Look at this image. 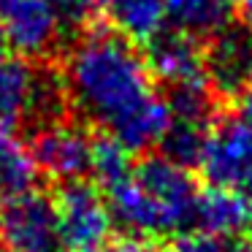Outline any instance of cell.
Listing matches in <instances>:
<instances>
[{
	"label": "cell",
	"instance_id": "52a82bcc",
	"mask_svg": "<svg viewBox=\"0 0 252 252\" xmlns=\"http://www.w3.org/2000/svg\"><path fill=\"white\" fill-rule=\"evenodd\" d=\"M0 28L8 49L30 63L52 60L65 33L49 0H0Z\"/></svg>",
	"mask_w": 252,
	"mask_h": 252
},
{
	"label": "cell",
	"instance_id": "8fae6325",
	"mask_svg": "<svg viewBox=\"0 0 252 252\" xmlns=\"http://www.w3.org/2000/svg\"><path fill=\"white\" fill-rule=\"evenodd\" d=\"M236 17V0H165V25L203 44Z\"/></svg>",
	"mask_w": 252,
	"mask_h": 252
},
{
	"label": "cell",
	"instance_id": "44dd1931",
	"mask_svg": "<svg viewBox=\"0 0 252 252\" xmlns=\"http://www.w3.org/2000/svg\"><path fill=\"white\" fill-rule=\"evenodd\" d=\"M236 14H239V22L252 28V0H236Z\"/></svg>",
	"mask_w": 252,
	"mask_h": 252
},
{
	"label": "cell",
	"instance_id": "30bf717a",
	"mask_svg": "<svg viewBox=\"0 0 252 252\" xmlns=\"http://www.w3.org/2000/svg\"><path fill=\"white\" fill-rule=\"evenodd\" d=\"M192 230H206L228 241H244L252 233V198L206 187L198 195Z\"/></svg>",
	"mask_w": 252,
	"mask_h": 252
},
{
	"label": "cell",
	"instance_id": "603a6c76",
	"mask_svg": "<svg viewBox=\"0 0 252 252\" xmlns=\"http://www.w3.org/2000/svg\"><path fill=\"white\" fill-rule=\"evenodd\" d=\"M8 55V41H6V33H3V28H0V57Z\"/></svg>",
	"mask_w": 252,
	"mask_h": 252
},
{
	"label": "cell",
	"instance_id": "d6986e66",
	"mask_svg": "<svg viewBox=\"0 0 252 252\" xmlns=\"http://www.w3.org/2000/svg\"><path fill=\"white\" fill-rule=\"evenodd\" d=\"M103 252H168L160 247V241H149V239H133V236H125V239L109 244Z\"/></svg>",
	"mask_w": 252,
	"mask_h": 252
},
{
	"label": "cell",
	"instance_id": "7c38bea8",
	"mask_svg": "<svg viewBox=\"0 0 252 252\" xmlns=\"http://www.w3.org/2000/svg\"><path fill=\"white\" fill-rule=\"evenodd\" d=\"M35 63L17 55L0 57V127L25 125L30 93H33Z\"/></svg>",
	"mask_w": 252,
	"mask_h": 252
},
{
	"label": "cell",
	"instance_id": "9a60e30c",
	"mask_svg": "<svg viewBox=\"0 0 252 252\" xmlns=\"http://www.w3.org/2000/svg\"><path fill=\"white\" fill-rule=\"evenodd\" d=\"M214 125H203V122H190V120H174L171 117L168 130L163 133L158 144V152L163 158L174 160L176 165H185V168H198L203 158V149H206L209 133Z\"/></svg>",
	"mask_w": 252,
	"mask_h": 252
},
{
	"label": "cell",
	"instance_id": "9c48e42d",
	"mask_svg": "<svg viewBox=\"0 0 252 252\" xmlns=\"http://www.w3.org/2000/svg\"><path fill=\"white\" fill-rule=\"evenodd\" d=\"M144 55H147L155 82L163 84V90L206 82L203 41L192 38L182 30H174L165 25L158 35H152L144 44Z\"/></svg>",
	"mask_w": 252,
	"mask_h": 252
},
{
	"label": "cell",
	"instance_id": "3957f363",
	"mask_svg": "<svg viewBox=\"0 0 252 252\" xmlns=\"http://www.w3.org/2000/svg\"><path fill=\"white\" fill-rule=\"evenodd\" d=\"M55 203L65 252H103L114 233L106 192L95 182L79 179L57 185Z\"/></svg>",
	"mask_w": 252,
	"mask_h": 252
},
{
	"label": "cell",
	"instance_id": "8992f818",
	"mask_svg": "<svg viewBox=\"0 0 252 252\" xmlns=\"http://www.w3.org/2000/svg\"><path fill=\"white\" fill-rule=\"evenodd\" d=\"M38 174L57 185L79 182L90 176L93 165V133L76 117H68L55 125L38 127L28 138Z\"/></svg>",
	"mask_w": 252,
	"mask_h": 252
},
{
	"label": "cell",
	"instance_id": "4fadbf2b",
	"mask_svg": "<svg viewBox=\"0 0 252 252\" xmlns=\"http://www.w3.org/2000/svg\"><path fill=\"white\" fill-rule=\"evenodd\" d=\"M38 176L30 147L11 127H0V203L33 190Z\"/></svg>",
	"mask_w": 252,
	"mask_h": 252
},
{
	"label": "cell",
	"instance_id": "2e32d148",
	"mask_svg": "<svg viewBox=\"0 0 252 252\" xmlns=\"http://www.w3.org/2000/svg\"><path fill=\"white\" fill-rule=\"evenodd\" d=\"M133 155L117 141L111 133H95L93 136V165L90 176L100 190H111L114 185L125 182L133 174Z\"/></svg>",
	"mask_w": 252,
	"mask_h": 252
},
{
	"label": "cell",
	"instance_id": "6da1fadb",
	"mask_svg": "<svg viewBox=\"0 0 252 252\" xmlns=\"http://www.w3.org/2000/svg\"><path fill=\"white\" fill-rule=\"evenodd\" d=\"M60 71L76 120L103 127L130 155L158 149L171 109L155 84L144 46L103 17L76 35Z\"/></svg>",
	"mask_w": 252,
	"mask_h": 252
},
{
	"label": "cell",
	"instance_id": "7402d4cb",
	"mask_svg": "<svg viewBox=\"0 0 252 252\" xmlns=\"http://www.w3.org/2000/svg\"><path fill=\"white\" fill-rule=\"evenodd\" d=\"M230 252H252V244H247V241H233Z\"/></svg>",
	"mask_w": 252,
	"mask_h": 252
},
{
	"label": "cell",
	"instance_id": "ffe728a7",
	"mask_svg": "<svg viewBox=\"0 0 252 252\" xmlns=\"http://www.w3.org/2000/svg\"><path fill=\"white\" fill-rule=\"evenodd\" d=\"M230 109H233L236 120L244 122L247 127H252V90H250V93H244L241 98H236L233 103H230Z\"/></svg>",
	"mask_w": 252,
	"mask_h": 252
},
{
	"label": "cell",
	"instance_id": "7a4b0ae2",
	"mask_svg": "<svg viewBox=\"0 0 252 252\" xmlns=\"http://www.w3.org/2000/svg\"><path fill=\"white\" fill-rule=\"evenodd\" d=\"M133 179L149 195L158 214L163 217L168 239L192 230L198 206V182L190 168L176 165L160 152H149L133 165Z\"/></svg>",
	"mask_w": 252,
	"mask_h": 252
},
{
	"label": "cell",
	"instance_id": "5bb4252c",
	"mask_svg": "<svg viewBox=\"0 0 252 252\" xmlns=\"http://www.w3.org/2000/svg\"><path fill=\"white\" fill-rule=\"evenodd\" d=\"M106 19L122 35L144 46L165 28V0H106Z\"/></svg>",
	"mask_w": 252,
	"mask_h": 252
},
{
	"label": "cell",
	"instance_id": "cb8c5ba5",
	"mask_svg": "<svg viewBox=\"0 0 252 252\" xmlns=\"http://www.w3.org/2000/svg\"><path fill=\"white\" fill-rule=\"evenodd\" d=\"M0 252H3V241H0Z\"/></svg>",
	"mask_w": 252,
	"mask_h": 252
},
{
	"label": "cell",
	"instance_id": "ac0fdd59",
	"mask_svg": "<svg viewBox=\"0 0 252 252\" xmlns=\"http://www.w3.org/2000/svg\"><path fill=\"white\" fill-rule=\"evenodd\" d=\"M233 241L212 236L206 230H187V233L176 236L171 252H230Z\"/></svg>",
	"mask_w": 252,
	"mask_h": 252
},
{
	"label": "cell",
	"instance_id": "5b68a950",
	"mask_svg": "<svg viewBox=\"0 0 252 252\" xmlns=\"http://www.w3.org/2000/svg\"><path fill=\"white\" fill-rule=\"evenodd\" d=\"M198 171L206 187L252 198V127L233 114L220 117L209 133Z\"/></svg>",
	"mask_w": 252,
	"mask_h": 252
},
{
	"label": "cell",
	"instance_id": "ba28073f",
	"mask_svg": "<svg viewBox=\"0 0 252 252\" xmlns=\"http://www.w3.org/2000/svg\"><path fill=\"white\" fill-rule=\"evenodd\" d=\"M206 82L220 100L233 103L252 90V28L230 22L203 44Z\"/></svg>",
	"mask_w": 252,
	"mask_h": 252
},
{
	"label": "cell",
	"instance_id": "277c9868",
	"mask_svg": "<svg viewBox=\"0 0 252 252\" xmlns=\"http://www.w3.org/2000/svg\"><path fill=\"white\" fill-rule=\"evenodd\" d=\"M3 252H65L55 192L33 190L0 203Z\"/></svg>",
	"mask_w": 252,
	"mask_h": 252
},
{
	"label": "cell",
	"instance_id": "e0dca14e",
	"mask_svg": "<svg viewBox=\"0 0 252 252\" xmlns=\"http://www.w3.org/2000/svg\"><path fill=\"white\" fill-rule=\"evenodd\" d=\"M65 30H87L93 22L106 17V0H49Z\"/></svg>",
	"mask_w": 252,
	"mask_h": 252
}]
</instances>
